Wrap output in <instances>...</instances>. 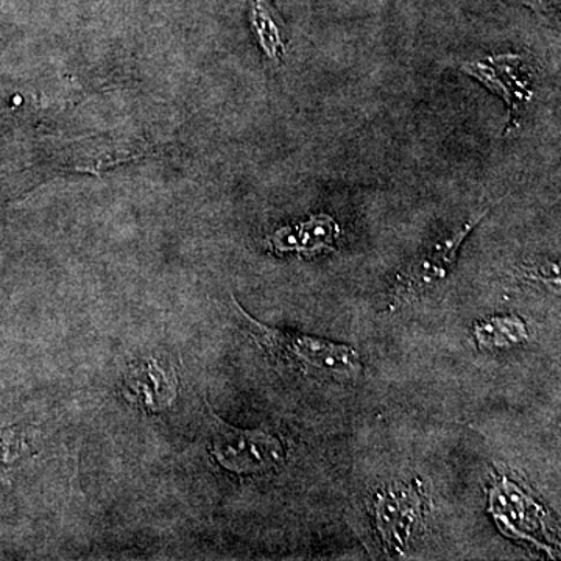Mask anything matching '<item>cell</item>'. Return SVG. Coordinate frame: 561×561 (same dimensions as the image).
Masks as SVG:
<instances>
[{
    "mask_svg": "<svg viewBox=\"0 0 561 561\" xmlns=\"http://www.w3.org/2000/svg\"><path fill=\"white\" fill-rule=\"evenodd\" d=\"M472 334L483 351L511 350L529 341L527 324L516 316H494L478 321Z\"/></svg>",
    "mask_w": 561,
    "mask_h": 561,
    "instance_id": "9",
    "label": "cell"
},
{
    "mask_svg": "<svg viewBox=\"0 0 561 561\" xmlns=\"http://www.w3.org/2000/svg\"><path fill=\"white\" fill-rule=\"evenodd\" d=\"M507 2L527 7L546 21H556L559 18L560 0H507Z\"/></svg>",
    "mask_w": 561,
    "mask_h": 561,
    "instance_id": "10",
    "label": "cell"
},
{
    "mask_svg": "<svg viewBox=\"0 0 561 561\" xmlns=\"http://www.w3.org/2000/svg\"><path fill=\"white\" fill-rule=\"evenodd\" d=\"M232 301L250 337L279 367L339 382L353 381L360 375V354L353 346L298 331L268 327L251 317L236 298Z\"/></svg>",
    "mask_w": 561,
    "mask_h": 561,
    "instance_id": "1",
    "label": "cell"
},
{
    "mask_svg": "<svg viewBox=\"0 0 561 561\" xmlns=\"http://www.w3.org/2000/svg\"><path fill=\"white\" fill-rule=\"evenodd\" d=\"M426 494L416 483H398L376 493L373 515L383 545L404 552L426 516Z\"/></svg>",
    "mask_w": 561,
    "mask_h": 561,
    "instance_id": "5",
    "label": "cell"
},
{
    "mask_svg": "<svg viewBox=\"0 0 561 561\" xmlns=\"http://www.w3.org/2000/svg\"><path fill=\"white\" fill-rule=\"evenodd\" d=\"M213 415L210 453L225 470L239 476H257L276 470L286 460V446L278 435L265 430H239Z\"/></svg>",
    "mask_w": 561,
    "mask_h": 561,
    "instance_id": "3",
    "label": "cell"
},
{
    "mask_svg": "<svg viewBox=\"0 0 561 561\" xmlns=\"http://www.w3.org/2000/svg\"><path fill=\"white\" fill-rule=\"evenodd\" d=\"M250 22L261 49L268 60L280 62L287 49V27L268 0L251 2Z\"/></svg>",
    "mask_w": 561,
    "mask_h": 561,
    "instance_id": "8",
    "label": "cell"
},
{
    "mask_svg": "<svg viewBox=\"0 0 561 561\" xmlns=\"http://www.w3.org/2000/svg\"><path fill=\"white\" fill-rule=\"evenodd\" d=\"M459 68L507 103L508 119L504 135L518 130L524 111L534 98L531 73L524 57L518 54L490 55L478 60L461 61Z\"/></svg>",
    "mask_w": 561,
    "mask_h": 561,
    "instance_id": "4",
    "label": "cell"
},
{
    "mask_svg": "<svg viewBox=\"0 0 561 561\" xmlns=\"http://www.w3.org/2000/svg\"><path fill=\"white\" fill-rule=\"evenodd\" d=\"M341 228L337 221L328 214H320L301 224L279 228L268 236L267 243L278 254L294 253L311 257L321 251L334 249Z\"/></svg>",
    "mask_w": 561,
    "mask_h": 561,
    "instance_id": "7",
    "label": "cell"
},
{
    "mask_svg": "<svg viewBox=\"0 0 561 561\" xmlns=\"http://www.w3.org/2000/svg\"><path fill=\"white\" fill-rule=\"evenodd\" d=\"M121 391L133 408L147 413H161L168 411L179 398V378L168 365L154 357H146L128 365Z\"/></svg>",
    "mask_w": 561,
    "mask_h": 561,
    "instance_id": "6",
    "label": "cell"
},
{
    "mask_svg": "<svg viewBox=\"0 0 561 561\" xmlns=\"http://www.w3.org/2000/svg\"><path fill=\"white\" fill-rule=\"evenodd\" d=\"M489 210L483 209L472 214L470 219L446 232L445 236H440L437 241L430 243L409 262L408 267L397 276L391 287L390 311L394 312L420 301L448 278L449 273L456 267L461 245L472 230L485 219Z\"/></svg>",
    "mask_w": 561,
    "mask_h": 561,
    "instance_id": "2",
    "label": "cell"
}]
</instances>
